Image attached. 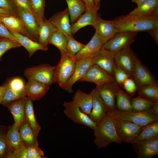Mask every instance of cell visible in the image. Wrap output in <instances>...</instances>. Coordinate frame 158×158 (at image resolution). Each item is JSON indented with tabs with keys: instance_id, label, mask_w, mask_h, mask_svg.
Returning <instances> with one entry per match:
<instances>
[{
	"instance_id": "1",
	"label": "cell",
	"mask_w": 158,
	"mask_h": 158,
	"mask_svg": "<svg viewBox=\"0 0 158 158\" xmlns=\"http://www.w3.org/2000/svg\"><path fill=\"white\" fill-rule=\"evenodd\" d=\"M118 32L148 31L158 27V17L129 14L111 20Z\"/></svg>"
},
{
	"instance_id": "2",
	"label": "cell",
	"mask_w": 158,
	"mask_h": 158,
	"mask_svg": "<svg viewBox=\"0 0 158 158\" xmlns=\"http://www.w3.org/2000/svg\"><path fill=\"white\" fill-rule=\"evenodd\" d=\"M93 130V142L98 149L106 148L112 142L121 143L116 132L113 116L109 113L97 124Z\"/></svg>"
},
{
	"instance_id": "3",
	"label": "cell",
	"mask_w": 158,
	"mask_h": 158,
	"mask_svg": "<svg viewBox=\"0 0 158 158\" xmlns=\"http://www.w3.org/2000/svg\"><path fill=\"white\" fill-rule=\"evenodd\" d=\"M109 113L121 119L142 126L158 121V103H156L151 108L142 111H126L116 108Z\"/></svg>"
},
{
	"instance_id": "4",
	"label": "cell",
	"mask_w": 158,
	"mask_h": 158,
	"mask_svg": "<svg viewBox=\"0 0 158 158\" xmlns=\"http://www.w3.org/2000/svg\"><path fill=\"white\" fill-rule=\"evenodd\" d=\"M55 69L56 66L43 64L27 68L24 70V74L28 80H35L50 86L55 83Z\"/></svg>"
},
{
	"instance_id": "5",
	"label": "cell",
	"mask_w": 158,
	"mask_h": 158,
	"mask_svg": "<svg viewBox=\"0 0 158 158\" xmlns=\"http://www.w3.org/2000/svg\"><path fill=\"white\" fill-rule=\"evenodd\" d=\"M77 60L66 54L61 56L60 60L56 66L54 78L63 89L72 76L75 68Z\"/></svg>"
},
{
	"instance_id": "6",
	"label": "cell",
	"mask_w": 158,
	"mask_h": 158,
	"mask_svg": "<svg viewBox=\"0 0 158 158\" xmlns=\"http://www.w3.org/2000/svg\"><path fill=\"white\" fill-rule=\"evenodd\" d=\"M112 116L116 132L120 141L121 143H130L139 133L142 126Z\"/></svg>"
},
{
	"instance_id": "7",
	"label": "cell",
	"mask_w": 158,
	"mask_h": 158,
	"mask_svg": "<svg viewBox=\"0 0 158 158\" xmlns=\"http://www.w3.org/2000/svg\"><path fill=\"white\" fill-rule=\"evenodd\" d=\"M138 59L130 46L120 50L115 54L114 56L116 65L124 71L133 79Z\"/></svg>"
},
{
	"instance_id": "8",
	"label": "cell",
	"mask_w": 158,
	"mask_h": 158,
	"mask_svg": "<svg viewBox=\"0 0 158 158\" xmlns=\"http://www.w3.org/2000/svg\"><path fill=\"white\" fill-rule=\"evenodd\" d=\"M137 33L135 32H118L106 42L103 47L115 54L124 48L130 46L135 41Z\"/></svg>"
},
{
	"instance_id": "9",
	"label": "cell",
	"mask_w": 158,
	"mask_h": 158,
	"mask_svg": "<svg viewBox=\"0 0 158 158\" xmlns=\"http://www.w3.org/2000/svg\"><path fill=\"white\" fill-rule=\"evenodd\" d=\"M63 105L65 107V114L74 122L85 126L93 130L95 128L96 123L92 121L87 115L83 112L72 101L64 102Z\"/></svg>"
},
{
	"instance_id": "10",
	"label": "cell",
	"mask_w": 158,
	"mask_h": 158,
	"mask_svg": "<svg viewBox=\"0 0 158 158\" xmlns=\"http://www.w3.org/2000/svg\"><path fill=\"white\" fill-rule=\"evenodd\" d=\"M79 81H87L100 85L115 81L114 78L97 65L93 64Z\"/></svg>"
},
{
	"instance_id": "11",
	"label": "cell",
	"mask_w": 158,
	"mask_h": 158,
	"mask_svg": "<svg viewBox=\"0 0 158 158\" xmlns=\"http://www.w3.org/2000/svg\"><path fill=\"white\" fill-rule=\"evenodd\" d=\"M115 54L103 47L92 58L93 64L97 65L113 77V70L116 66L114 61Z\"/></svg>"
},
{
	"instance_id": "12",
	"label": "cell",
	"mask_w": 158,
	"mask_h": 158,
	"mask_svg": "<svg viewBox=\"0 0 158 158\" xmlns=\"http://www.w3.org/2000/svg\"><path fill=\"white\" fill-rule=\"evenodd\" d=\"M104 44L95 31L90 41L74 58L77 61L83 58L92 59L102 49Z\"/></svg>"
},
{
	"instance_id": "13",
	"label": "cell",
	"mask_w": 158,
	"mask_h": 158,
	"mask_svg": "<svg viewBox=\"0 0 158 158\" xmlns=\"http://www.w3.org/2000/svg\"><path fill=\"white\" fill-rule=\"evenodd\" d=\"M93 64L92 59L83 58L77 61L74 73L63 89L69 93L73 92V85L84 75L89 67Z\"/></svg>"
},
{
	"instance_id": "14",
	"label": "cell",
	"mask_w": 158,
	"mask_h": 158,
	"mask_svg": "<svg viewBox=\"0 0 158 158\" xmlns=\"http://www.w3.org/2000/svg\"><path fill=\"white\" fill-rule=\"evenodd\" d=\"M90 93L92 97V104L91 111L88 116L97 124L106 115L108 110L96 87Z\"/></svg>"
},
{
	"instance_id": "15",
	"label": "cell",
	"mask_w": 158,
	"mask_h": 158,
	"mask_svg": "<svg viewBox=\"0 0 158 158\" xmlns=\"http://www.w3.org/2000/svg\"><path fill=\"white\" fill-rule=\"evenodd\" d=\"M101 39L104 43L118 32L111 20H105L98 15L93 26Z\"/></svg>"
},
{
	"instance_id": "16",
	"label": "cell",
	"mask_w": 158,
	"mask_h": 158,
	"mask_svg": "<svg viewBox=\"0 0 158 158\" xmlns=\"http://www.w3.org/2000/svg\"><path fill=\"white\" fill-rule=\"evenodd\" d=\"M17 14L22 21L27 31L34 41L38 42V31L39 25L34 16L19 6H17Z\"/></svg>"
},
{
	"instance_id": "17",
	"label": "cell",
	"mask_w": 158,
	"mask_h": 158,
	"mask_svg": "<svg viewBox=\"0 0 158 158\" xmlns=\"http://www.w3.org/2000/svg\"><path fill=\"white\" fill-rule=\"evenodd\" d=\"M48 20L57 30L62 32L65 35H73L68 8L55 13Z\"/></svg>"
},
{
	"instance_id": "18",
	"label": "cell",
	"mask_w": 158,
	"mask_h": 158,
	"mask_svg": "<svg viewBox=\"0 0 158 158\" xmlns=\"http://www.w3.org/2000/svg\"><path fill=\"white\" fill-rule=\"evenodd\" d=\"M133 79L137 88L142 85L158 83L154 76L138 58L136 64Z\"/></svg>"
},
{
	"instance_id": "19",
	"label": "cell",
	"mask_w": 158,
	"mask_h": 158,
	"mask_svg": "<svg viewBox=\"0 0 158 158\" xmlns=\"http://www.w3.org/2000/svg\"><path fill=\"white\" fill-rule=\"evenodd\" d=\"M0 22L10 32H18L34 41L27 31L22 21L18 15H0Z\"/></svg>"
},
{
	"instance_id": "20",
	"label": "cell",
	"mask_w": 158,
	"mask_h": 158,
	"mask_svg": "<svg viewBox=\"0 0 158 158\" xmlns=\"http://www.w3.org/2000/svg\"><path fill=\"white\" fill-rule=\"evenodd\" d=\"M109 84L115 95L116 108L123 111H132L131 97L122 90L115 81L109 83Z\"/></svg>"
},
{
	"instance_id": "21",
	"label": "cell",
	"mask_w": 158,
	"mask_h": 158,
	"mask_svg": "<svg viewBox=\"0 0 158 158\" xmlns=\"http://www.w3.org/2000/svg\"><path fill=\"white\" fill-rule=\"evenodd\" d=\"M49 89V86L32 79L28 80L25 85L26 96L32 101L41 99Z\"/></svg>"
},
{
	"instance_id": "22",
	"label": "cell",
	"mask_w": 158,
	"mask_h": 158,
	"mask_svg": "<svg viewBox=\"0 0 158 158\" xmlns=\"http://www.w3.org/2000/svg\"><path fill=\"white\" fill-rule=\"evenodd\" d=\"M27 97L25 96L14 101L6 106L12 114L14 120L13 126L19 129L22 121L25 118V107Z\"/></svg>"
},
{
	"instance_id": "23",
	"label": "cell",
	"mask_w": 158,
	"mask_h": 158,
	"mask_svg": "<svg viewBox=\"0 0 158 158\" xmlns=\"http://www.w3.org/2000/svg\"><path fill=\"white\" fill-rule=\"evenodd\" d=\"M137 144L138 158H151L158 154V137Z\"/></svg>"
},
{
	"instance_id": "24",
	"label": "cell",
	"mask_w": 158,
	"mask_h": 158,
	"mask_svg": "<svg viewBox=\"0 0 158 158\" xmlns=\"http://www.w3.org/2000/svg\"><path fill=\"white\" fill-rule=\"evenodd\" d=\"M109 83L96 85V87L108 110V112L110 113L116 108L115 95Z\"/></svg>"
},
{
	"instance_id": "25",
	"label": "cell",
	"mask_w": 158,
	"mask_h": 158,
	"mask_svg": "<svg viewBox=\"0 0 158 158\" xmlns=\"http://www.w3.org/2000/svg\"><path fill=\"white\" fill-rule=\"evenodd\" d=\"M72 102L83 113L89 115L91 111L92 97L90 93L87 94L78 90L72 98Z\"/></svg>"
},
{
	"instance_id": "26",
	"label": "cell",
	"mask_w": 158,
	"mask_h": 158,
	"mask_svg": "<svg viewBox=\"0 0 158 158\" xmlns=\"http://www.w3.org/2000/svg\"><path fill=\"white\" fill-rule=\"evenodd\" d=\"M10 32L15 36L16 40L27 50L29 53V57H31L37 50L47 51L48 49V48L43 46L38 42L19 33L13 31Z\"/></svg>"
},
{
	"instance_id": "27",
	"label": "cell",
	"mask_w": 158,
	"mask_h": 158,
	"mask_svg": "<svg viewBox=\"0 0 158 158\" xmlns=\"http://www.w3.org/2000/svg\"><path fill=\"white\" fill-rule=\"evenodd\" d=\"M97 11H91L86 10L77 21L71 25L72 35L74 34L80 29L88 25L93 27L98 15Z\"/></svg>"
},
{
	"instance_id": "28",
	"label": "cell",
	"mask_w": 158,
	"mask_h": 158,
	"mask_svg": "<svg viewBox=\"0 0 158 158\" xmlns=\"http://www.w3.org/2000/svg\"><path fill=\"white\" fill-rule=\"evenodd\" d=\"M158 137V121L142 126L138 134L130 143L137 144Z\"/></svg>"
},
{
	"instance_id": "29",
	"label": "cell",
	"mask_w": 158,
	"mask_h": 158,
	"mask_svg": "<svg viewBox=\"0 0 158 158\" xmlns=\"http://www.w3.org/2000/svg\"><path fill=\"white\" fill-rule=\"evenodd\" d=\"M19 131L25 145L39 146L37 136L25 118L21 123Z\"/></svg>"
},
{
	"instance_id": "30",
	"label": "cell",
	"mask_w": 158,
	"mask_h": 158,
	"mask_svg": "<svg viewBox=\"0 0 158 158\" xmlns=\"http://www.w3.org/2000/svg\"><path fill=\"white\" fill-rule=\"evenodd\" d=\"M57 30L48 20L45 19L39 26L38 43L43 46L48 48V42L50 37Z\"/></svg>"
},
{
	"instance_id": "31",
	"label": "cell",
	"mask_w": 158,
	"mask_h": 158,
	"mask_svg": "<svg viewBox=\"0 0 158 158\" xmlns=\"http://www.w3.org/2000/svg\"><path fill=\"white\" fill-rule=\"evenodd\" d=\"M68 6L70 22L75 23L82 13L86 10V8L83 0H66Z\"/></svg>"
},
{
	"instance_id": "32",
	"label": "cell",
	"mask_w": 158,
	"mask_h": 158,
	"mask_svg": "<svg viewBox=\"0 0 158 158\" xmlns=\"http://www.w3.org/2000/svg\"><path fill=\"white\" fill-rule=\"evenodd\" d=\"M158 9V0H147L138 6L129 14L147 16H152Z\"/></svg>"
},
{
	"instance_id": "33",
	"label": "cell",
	"mask_w": 158,
	"mask_h": 158,
	"mask_svg": "<svg viewBox=\"0 0 158 158\" xmlns=\"http://www.w3.org/2000/svg\"><path fill=\"white\" fill-rule=\"evenodd\" d=\"M32 101L27 97L25 107V117L37 137L41 129V126L35 118Z\"/></svg>"
},
{
	"instance_id": "34",
	"label": "cell",
	"mask_w": 158,
	"mask_h": 158,
	"mask_svg": "<svg viewBox=\"0 0 158 158\" xmlns=\"http://www.w3.org/2000/svg\"><path fill=\"white\" fill-rule=\"evenodd\" d=\"M6 138L8 147L13 150L24 144L19 129L13 125L9 129L6 135Z\"/></svg>"
},
{
	"instance_id": "35",
	"label": "cell",
	"mask_w": 158,
	"mask_h": 158,
	"mask_svg": "<svg viewBox=\"0 0 158 158\" xmlns=\"http://www.w3.org/2000/svg\"><path fill=\"white\" fill-rule=\"evenodd\" d=\"M139 95L155 102H158V83H152L138 87Z\"/></svg>"
},
{
	"instance_id": "36",
	"label": "cell",
	"mask_w": 158,
	"mask_h": 158,
	"mask_svg": "<svg viewBox=\"0 0 158 158\" xmlns=\"http://www.w3.org/2000/svg\"><path fill=\"white\" fill-rule=\"evenodd\" d=\"M31 11L40 25L46 19L44 15L45 0H28Z\"/></svg>"
},
{
	"instance_id": "37",
	"label": "cell",
	"mask_w": 158,
	"mask_h": 158,
	"mask_svg": "<svg viewBox=\"0 0 158 158\" xmlns=\"http://www.w3.org/2000/svg\"><path fill=\"white\" fill-rule=\"evenodd\" d=\"M131 105L133 112H141L148 110L158 102H155L139 95L131 98Z\"/></svg>"
},
{
	"instance_id": "38",
	"label": "cell",
	"mask_w": 158,
	"mask_h": 158,
	"mask_svg": "<svg viewBox=\"0 0 158 158\" xmlns=\"http://www.w3.org/2000/svg\"><path fill=\"white\" fill-rule=\"evenodd\" d=\"M48 44H51L59 50L61 56L66 54L67 40L65 35L61 31L57 30L54 32L50 37Z\"/></svg>"
},
{
	"instance_id": "39",
	"label": "cell",
	"mask_w": 158,
	"mask_h": 158,
	"mask_svg": "<svg viewBox=\"0 0 158 158\" xmlns=\"http://www.w3.org/2000/svg\"><path fill=\"white\" fill-rule=\"evenodd\" d=\"M5 91L1 104L6 106L11 102L26 96V91L18 92L12 90L5 83Z\"/></svg>"
},
{
	"instance_id": "40",
	"label": "cell",
	"mask_w": 158,
	"mask_h": 158,
	"mask_svg": "<svg viewBox=\"0 0 158 158\" xmlns=\"http://www.w3.org/2000/svg\"><path fill=\"white\" fill-rule=\"evenodd\" d=\"M67 40L66 54L71 57L74 58L85 46L75 40L73 35H66Z\"/></svg>"
},
{
	"instance_id": "41",
	"label": "cell",
	"mask_w": 158,
	"mask_h": 158,
	"mask_svg": "<svg viewBox=\"0 0 158 158\" xmlns=\"http://www.w3.org/2000/svg\"><path fill=\"white\" fill-rule=\"evenodd\" d=\"M22 46L16 40L7 38L0 39V62L3 55L9 50Z\"/></svg>"
},
{
	"instance_id": "42",
	"label": "cell",
	"mask_w": 158,
	"mask_h": 158,
	"mask_svg": "<svg viewBox=\"0 0 158 158\" xmlns=\"http://www.w3.org/2000/svg\"><path fill=\"white\" fill-rule=\"evenodd\" d=\"M113 74L115 82L122 88L123 83L125 80L130 77L126 72L116 65L114 68Z\"/></svg>"
},
{
	"instance_id": "43",
	"label": "cell",
	"mask_w": 158,
	"mask_h": 158,
	"mask_svg": "<svg viewBox=\"0 0 158 158\" xmlns=\"http://www.w3.org/2000/svg\"><path fill=\"white\" fill-rule=\"evenodd\" d=\"M5 84L13 90L18 92L25 91V85L20 78H15L8 80Z\"/></svg>"
},
{
	"instance_id": "44",
	"label": "cell",
	"mask_w": 158,
	"mask_h": 158,
	"mask_svg": "<svg viewBox=\"0 0 158 158\" xmlns=\"http://www.w3.org/2000/svg\"><path fill=\"white\" fill-rule=\"evenodd\" d=\"M122 88L131 97L134 96L137 90V87L134 80L131 77L126 79L123 83Z\"/></svg>"
},
{
	"instance_id": "45",
	"label": "cell",
	"mask_w": 158,
	"mask_h": 158,
	"mask_svg": "<svg viewBox=\"0 0 158 158\" xmlns=\"http://www.w3.org/2000/svg\"><path fill=\"white\" fill-rule=\"evenodd\" d=\"M0 8L17 15V6L14 0H0Z\"/></svg>"
},
{
	"instance_id": "46",
	"label": "cell",
	"mask_w": 158,
	"mask_h": 158,
	"mask_svg": "<svg viewBox=\"0 0 158 158\" xmlns=\"http://www.w3.org/2000/svg\"><path fill=\"white\" fill-rule=\"evenodd\" d=\"M30 158H44L43 152L39 147L38 146L25 145Z\"/></svg>"
},
{
	"instance_id": "47",
	"label": "cell",
	"mask_w": 158,
	"mask_h": 158,
	"mask_svg": "<svg viewBox=\"0 0 158 158\" xmlns=\"http://www.w3.org/2000/svg\"><path fill=\"white\" fill-rule=\"evenodd\" d=\"M4 130H0V158L5 155L8 147L6 140Z\"/></svg>"
},
{
	"instance_id": "48",
	"label": "cell",
	"mask_w": 158,
	"mask_h": 158,
	"mask_svg": "<svg viewBox=\"0 0 158 158\" xmlns=\"http://www.w3.org/2000/svg\"><path fill=\"white\" fill-rule=\"evenodd\" d=\"M13 153L16 158H30L24 143L13 150Z\"/></svg>"
},
{
	"instance_id": "49",
	"label": "cell",
	"mask_w": 158,
	"mask_h": 158,
	"mask_svg": "<svg viewBox=\"0 0 158 158\" xmlns=\"http://www.w3.org/2000/svg\"><path fill=\"white\" fill-rule=\"evenodd\" d=\"M1 38L16 40L14 35L0 22V39Z\"/></svg>"
},
{
	"instance_id": "50",
	"label": "cell",
	"mask_w": 158,
	"mask_h": 158,
	"mask_svg": "<svg viewBox=\"0 0 158 158\" xmlns=\"http://www.w3.org/2000/svg\"><path fill=\"white\" fill-rule=\"evenodd\" d=\"M14 1L17 6L20 7L33 15L28 0H14Z\"/></svg>"
},
{
	"instance_id": "51",
	"label": "cell",
	"mask_w": 158,
	"mask_h": 158,
	"mask_svg": "<svg viewBox=\"0 0 158 158\" xmlns=\"http://www.w3.org/2000/svg\"><path fill=\"white\" fill-rule=\"evenodd\" d=\"M86 8V10L93 11H97L99 9L95 8L93 2V0H83Z\"/></svg>"
},
{
	"instance_id": "52",
	"label": "cell",
	"mask_w": 158,
	"mask_h": 158,
	"mask_svg": "<svg viewBox=\"0 0 158 158\" xmlns=\"http://www.w3.org/2000/svg\"><path fill=\"white\" fill-rule=\"evenodd\" d=\"M156 43L158 44V27L152 29L148 31Z\"/></svg>"
},
{
	"instance_id": "53",
	"label": "cell",
	"mask_w": 158,
	"mask_h": 158,
	"mask_svg": "<svg viewBox=\"0 0 158 158\" xmlns=\"http://www.w3.org/2000/svg\"><path fill=\"white\" fill-rule=\"evenodd\" d=\"M0 15L1 16H11L17 15L8 11L6 10L0 8Z\"/></svg>"
},
{
	"instance_id": "54",
	"label": "cell",
	"mask_w": 158,
	"mask_h": 158,
	"mask_svg": "<svg viewBox=\"0 0 158 158\" xmlns=\"http://www.w3.org/2000/svg\"><path fill=\"white\" fill-rule=\"evenodd\" d=\"M5 89V87L3 85L0 86V104H1Z\"/></svg>"
},
{
	"instance_id": "55",
	"label": "cell",
	"mask_w": 158,
	"mask_h": 158,
	"mask_svg": "<svg viewBox=\"0 0 158 158\" xmlns=\"http://www.w3.org/2000/svg\"><path fill=\"white\" fill-rule=\"evenodd\" d=\"M6 158H16L15 156L13 154V152H8L5 155Z\"/></svg>"
},
{
	"instance_id": "56",
	"label": "cell",
	"mask_w": 158,
	"mask_h": 158,
	"mask_svg": "<svg viewBox=\"0 0 158 158\" xmlns=\"http://www.w3.org/2000/svg\"><path fill=\"white\" fill-rule=\"evenodd\" d=\"M101 0H93L95 6L97 8L99 9L100 7V3Z\"/></svg>"
},
{
	"instance_id": "57",
	"label": "cell",
	"mask_w": 158,
	"mask_h": 158,
	"mask_svg": "<svg viewBox=\"0 0 158 158\" xmlns=\"http://www.w3.org/2000/svg\"><path fill=\"white\" fill-rule=\"evenodd\" d=\"M147 0H132L133 2L136 3L138 6Z\"/></svg>"
}]
</instances>
